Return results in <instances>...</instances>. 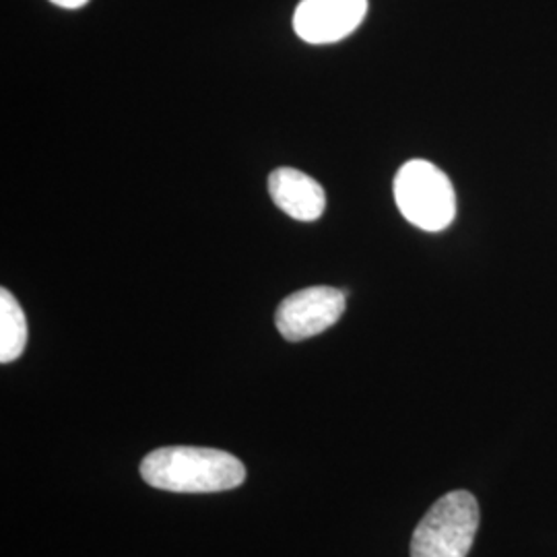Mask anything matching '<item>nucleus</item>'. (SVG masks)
I'll list each match as a JSON object with an SVG mask.
<instances>
[{"label":"nucleus","instance_id":"obj_1","mask_svg":"<svg viewBox=\"0 0 557 557\" xmlns=\"http://www.w3.org/2000/svg\"><path fill=\"white\" fill-rule=\"evenodd\" d=\"M140 478L163 492L215 494L239 487L246 467L239 458L215 448L165 446L140 460Z\"/></svg>","mask_w":557,"mask_h":557},{"label":"nucleus","instance_id":"obj_2","mask_svg":"<svg viewBox=\"0 0 557 557\" xmlns=\"http://www.w3.org/2000/svg\"><path fill=\"white\" fill-rule=\"evenodd\" d=\"M395 200L400 215L423 232H442L457 218L455 186L430 161H407L398 170Z\"/></svg>","mask_w":557,"mask_h":557},{"label":"nucleus","instance_id":"obj_3","mask_svg":"<svg viewBox=\"0 0 557 557\" xmlns=\"http://www.w3.org/2000/svg\"><path fill=\"white\" fill-rule=\"evenodd\" d=\"M479 529V504L467 490L448 492L419 520L411 557H467Z\"/></svg>","mask_w":557,"mask_h":557},{"label":"nucleus","instance_id":"obj_4","mask_svg":"<svg viewBox=\"0 0 557 557\" xmlns=\"http://www.w3.org/2000/svg\"><path fill=\"white\" fill-rule=\"evenodd\" d=\"M347 298L335 287H306L278 304L275 324L281 337L304 341L331 329L345 312Z\"/></svg>","mask_w":557,"mask_h":557},{"label":"nucleus","instance_id":"obj_5","mask_svg":"<svg viewBox=\"0 0 557 557\" xmlns=\"http://www.w3.org/2000/svg\"><path fill=\"white\" fill-rule=\"evenodd\" d=\"M368 13V0H301L294 29L308 44H335L351 36Z\"/></svg>","mask_w":557,"mask_h":557},{"label":"nucleus","instance_id":"obj_6","mask_svg":"<svg viewBox=\"0 0 557 557\" xmlns=\"http://www.w3.org/2000/svg\"><path fill=\"white\" fill-rule=\"evenodd\" d=\"M269 195L285 215L304 223L320 220L326 209L324 188L294 168H278L269 176Z\"/></svg>","mask_w":557,"mask_h":557},{"label":"nucleus","instance_id":"obj_7","mask_svg":"<svg viewBox=\"0 0 557 557\" xmlns=\"http://www.w3.org/2000/svg\"><path fill=\"white\" fill-rule=\"evenodd\" d=\"M27 345V320L17 298L9 289H0V361L20 359Z\"/></svg>","mask_w":557,"mask_h":557},{"label":"nucleus","instance_id":"obj_8","mask_svg":"<svg viewBox=\"0 0 557 557\" xmlns=\"http://www.w3.org/2000/svg\"><path fill=\"white\" fill-rule=\"evenodd\" d=\"M50 2L57 4V7H62V9H81L89 0H50Z\"/></svg>","mask_w":557,"mask_h":557}]
</instances>
